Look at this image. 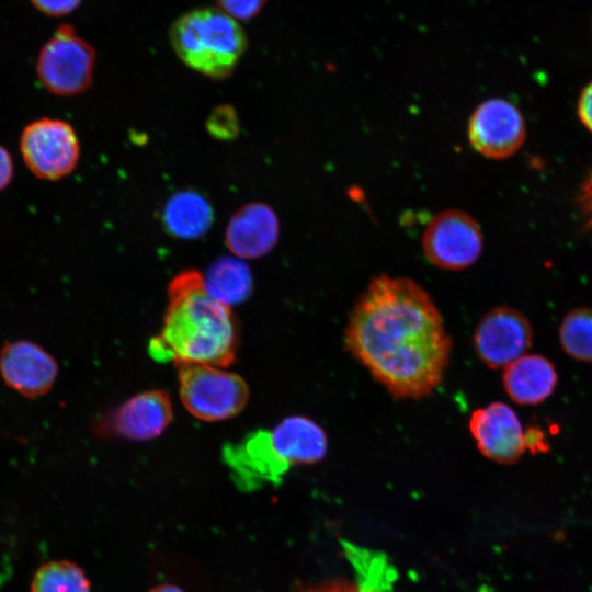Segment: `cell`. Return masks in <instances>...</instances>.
Instances as JSON below:
<instances>
[{
  "label": "cell",
  "instance_id": "6da1fadb",
  "mask_svg": "<svg viewBox=\"0 0 592 592\" xmlns=\"http://www.w3.org/2000/svg\"><path fill=\"white\" fill-rule=\"evenodd\" d=\"M349 352L394 397L420 399L442 383L452 339L429 293L415 281L382 274L355 303Z\"/></svg>",
  "mask_w": 592,
  "mask_h": 592
},
{
  "label": "cell",
  "instance_id": "7a4b0ae2",
  "mask_svg": "<svg viewBox=\"0 0 592 592\" xmlns=\"http://www.w3.org/2000/svg\"><path fill=\"white\" fill-rule=\"evenodd\" d=\"M239 346L238 322L229 306L213 298L196 270L175 275L168 286V307L160 333L149 342L159 362L226 367Z\"/></svg>",
  "mask_w": 592,
  "mask_h": 592
},
{
  "label": "cell",
  "instance_id": "3957f363",
  "mask_svg": "<svg viewBox=\"0 0 592 592\" xmlns=\"http://www.w3.org/2000/svg\"><path fill=\"white\" fill-rule=\"evenodd\" d=\"M169 39L184 65L217 80L232 73L248 45L239 21L217 8L182 14L172 23Z\"/></svg>",
  "mask_w": 592,
  "mask_h": 592
},
{
  "label": "cell",
  "instance_id": "277c9868",
  "mask_svg": "<svg viewBox=\"0 0 592 592\" xmlns=\"http://www.w3.org/2000/svg\"><path fill=\"white\" fill-rule=\"evenodd\" d=\"M179 394L193 417L208 422L236 417L249 400V387L240 375L198 363L179 366Z\"/></svg>",
  "mask_w": 592,
  "mask_h": 592
},
{
  "label": "cell",
  "instance_id": "5b68a950",
  "mask_svg": "<svg viewBox=\"0 0 592 592\" xmlns=\"http://www.w3.org/2000/svg\"><path fill=\"white\" fill-rule=\"evenodd\" d=\"M94 48L70 24L60 25L42 47L36 73L42 86L58 96L83 93L93 80Z\"/></svg>",
  "mask_w": 592,
  "mask_h": 592
},
{
  "label": "cell",
  "instance_id": "8992f818",
  "mask_svg": "<svg viewBox=\"0 0 592 592\" xmlns=\"http://www.w3.org/2000/svg\"><path fill=\"white\" fill-rule=\"evenodd\" d=\"M20 151L25 166L36 178L56 181L77 167L80 143L68 122L43 117L24 127Z\"/></svg>",
  "mask_w": 592,
  "mask_h": 592
},
{
  "label": "cell",
  "instance_id": "52a82bcc",
  "mask_svg": "<svg viewBox=\"0 0 592 592\" xmlns=\"http://www.w3.org/2000/svg\"><path fill=\"white\" fill-rule=\"evenodd\" d=\"M482 241L481 230L471 216L459 209H446L428 224L422 248L433 265L459 271L478 260Z\"/></svg>",
  "mask_w": 592,
  "mask_h": 592
},
{
  "label": "cell",
  "instance_id": "ba28073f",
  "mask_svg": "<svg viewBox=\"0 0 592 592\" xmlns=\"http://www.w3.org/2000/svg\"><path fill=\"white\" fill-rule=\"evenodd\" d=\"M534 330L528 318L509 306L488 310L473 334L477 357L492 369L505 368L532 346Z\"/></svg>",
  "mask_w": 592,
  "mask_h": 592
},
{
  "label": "cell",
  "instance_id": "9c48e42d",
  "mask_svg": "<svg viewBox=\"0 0 592 592\" xmlns=\"http://www.w3.org/2000/svg\"><path fill=\"white\" fill-rule=\"evenodd\" d=\"M525 135L523 115L514 104L503 99L482 102L469 118L470 145L490 159H504L515 153Z\"/></svg>",
  "mask_w": 592,
  "mask_h": 592
},
{
  "label": "cell",
  "instance_id": "30bf717a",
  "mask_svg": "<svg viewBox=\"0 0 592 592\" xmlns=\"http://www.w3.org/2000/svg\"><path fill=\"white\" fill-rule=\"evenodd\" d=\"M468 428L480 454L498 464L513 465L526 451L525 430L516 412L504 402L493 401L474 410Z\"/></svg>",
  "mask_w": 592,
  "mask_h": 592
},
{
  "label": "cell",
  "instance_id": "8fae6325",
  "mask_svg": "<svg viewBox=\"0 0 592 592\" xmlns=\"http://www.w3.org/2000/svg\"><path fill=\"white\" fill-rule=\"evenodd\" d=\"M0 374L10 388L25 397L35 398L53 387L58 375V364L42 346L19 340L2 348Z\"/></svg>",
  "mask_w": 592,
  "mask_h": 592
},
{
  "label": "cell",
  "instance_id": "7c38bea8",
  "mask_svg": "<svg viewBox=\"0 0 592 592\" xmlns=\"http://www.w3.org/2000/svg\"><path fill=\"white\" fill-rule=\"evenodd\" d=\"M172 421V403L160 389L137 394L115 409L101 425V433L134 441L161 435Z\"/></svg>",
  "mask_w": 592,
  "mask_h": 592
},
{
  "label": "cell",
  "instance_id": "4fadbf2b",
  "mask_svg": "<svg viewBox=\"0 0 592 592\" xmlns=\"http://www.w3.org/2000/svg\"><path fill=\"white\" fill-rule=\"evenodd\" d=\"M223 455L235 483L246 491L265 482L277 483L288 469L275 455L269 431L248 434L239 443L227 445Z\"/></svg>",
  "mask_w": 592,
  "mask_h": 592
},
{
  "label": "cell",
  "instance_id": "5bb4252c",
  "mask_svg": "<svg viewBox=\"0 0 592 592\" xmlns=\"http://www.w3.org/2000/svg\"><path fill=\"white\" fill-rule=\"evenodd\" d=\"M280 225L274 210L263 203H250L230 218L225 241L227 248L240 259H257L276 244Z\"/></svg>",
  "mask_w": 592,
  "mask_h": 592
},
{
  "label": "cell",
  "instance_id": "9a60e30c",
  "mask_svg": "<svg viewBox=\"0 0 592 592\" xmlns=\"http://www.w3.org/2000/svg\"><path fill=\"white\" fill-rule=\"evenodd\" d=\"M269 432L275 455L287 468L319 463L328 453L327 432L309 417H286Z\"/></svg>",
  "mask_w": 592,
  "mask_h": 592
},
{
  "label": "cell",
  "instance_id": "2e32d148",
  "mask_svg": "<svg viewBox=\"0 0 592 592\" xmlns=\"http://www.w3.org/2000/svg\"><path fill=\"white\" fill-rule=\"evenodd\" d=\"M558 384L553 361L542 354H524L504 368L502 385L511 400L535 406L547 400Z\"/></svg>",
  "mask_w": 592,
  "mask_h": 592
},
{
  "label": "cell",
  "instance_id": "e0dca14e",
  "mask_svg": "<svg viewBox=\"0 0 592 592\" xmlns=\"http://www.w3.org/2000/svg\"><path fill=\"white\" fill-rule=\"evenodd\" d=\"M214 220V212L207 200L194 191L174 194L166 204L163 224L168 231L182 239H195L204 235Z\"/></svg>",
  "mask_w": 592,
  "mask_h": 592
},
{
  "label": "cell",
  "instance_id": "ac0fdd59",
  "mask_svg": "<svg viewBox=\"0 0 592 592\" xmlns=\"http://www.w3.org/2000/svg\"><path fill=\"white\" fill-rule=\"evenodd\" d=\"M208 294L224 305L244 301L252 292V274L248 264L237 258L216 260L204 277Z\"/></svg>",
  "mask_w": 592,
  "mask_h": 592
},
{
  "label": "cell",
  "instance_id": "d6986e66",
  "mask_svg": "<svg viewBox=\"0 0 592 592\" xmlns=\"http://www.w3.org/2000/svg\"><path fill=\"white\" fill-rule=\"evenodd\" d=\"M352 551L357 581L335 580L314 587L305 592H390V572L380 556L373 557L358 549Z\"/></svg>",
  "mask_w": 592,
  "mask_h": 592
},
{
  "label": "cell",
  "instance_id": "ffe728a7",
  "mask_svg": "<svg viewBox=\"0 0 592 592\" xmlns=\"http://www.w3.org/2000/svg\"><path fill=\"white\" fill-rule=\"evenodd\" d=\"M562 351L581 363H592V307L568 311L558 327Z\"/></svg>",
  "mask_w": 592,
  "mask_h": 592
},
{
  "label": "cell",
  "instance_id": "44dd1931",
  "mask_svg": "<svg viewBox=\"0 0 592 592\" xmlns=\"http://www.w3.org/2000/svg\"><path fill=\"white\" fill-rule=\"evenodd\" d=\"M31 592H91V584L83 569L77 563L53 560L35 571Z\"/></svg>",
  "mask_w": 592,
  "mask_h": 592
},
{
  "label": "cell",
  "instance_id": "7402d4cb",
  "mask_svg": "<svg viewBox=\"0 0 592 592\" xmlns=\"http://www.w3.org/2000/svg\"><path fill=\"white\" fill-rule=\"evenodd\" d=\"M217 9L237 21H246L257 16L267 0H214Z\"/></svg>",
  "mask_w": 592,
  "mask_h": 592
},
{
  "label": "cell",
  "instance_id": "603a6c76",
  "mask_svg": "<svg viewBox=\"0 0 592 592\" xmlns=\"http://www.w3.org/2000/svg\"><path fill=\"white\" fill-rule=\"evenodd\" d=\"M207 128L216 137L231 138L238 130L235 111L228 106L216 109L208 118Z\"/></svg>",
  "mask_w": 592,
  "mask_h": 592
},
{
  "label": "cell",
  "instance_id": "cb8c5ba5",
  "mask_svg": "<svg viewBox=\"0 0 592 592\" xmlns=\"http://www.w3.org/2000/svg\"><path fill=\"white\" fill-rule=\"evenodd\" d=\"M41 12L52 16H62L75 11L82 0H30Z\"/></svg>",
  "mask_w": 592,
  "mask_h": 592
},
{
  "label": "cell",
  "instance_id": "d4e9b609",
  "mask_svg": "<svg viewBox=\"0 0 592 592\" xmlns=\"http://www.w3.org/2000/svg\"><path fill=\"white\" fill-rule=\"evenodd\" d=\"M578 114L582 124L592 132V82L581 92L578 102Z\"/></svg>",
  "mask_w": 592,
  "mask_h": 592
},
{
  "label": "cell",
  "instance_id": "484cf974",
  "mask_svg": "<svg viewBox=\"0 0 592 592\" xmlns=\"http://www.w3.org/2000/svg\"><path fill=\"white\" fill-rule=\"evenodd\" d=\"M525 446L532 453H542L548 451V443L545 433L540 428L531 426L525 430Z\"/></svg>",
  "mask_w": 592,
  "mask_h": 592
},
{
  "label": "cell",
  "instance_id": "4316f807",
  "mask_svg": "<svg viewBox=\"0 0 592 592\" xmlns=\"http://www.w3.org/2000/svg\"><path fill=\"white\" fill-rule=\"evenodd\" d=\"M14 175L13 159L7 148L0 145V191L4 190Z\"/></svg>",
  "mask_w": 592,
  "mask_h": 592
},
{
  "label": "cell",
  "instance_id": "83f0119b",
  "mask_svg": "<svg viewBox=\"0 0 592 592\" xmlns=\"http://www.w3.org/2000/svg\"><path fill=\"white\" fill-rule=\"evenodd\" d=\"M580 203L587 223L590 227H592V173L583 184L582 193L580 195Z\"/></svg>",
  "mask_w": 592,
  "mask_h": 592
},
{
  "label": "cell",
  "instance_id": "f1b7e54d",
  "mask_svg": "<svg viewBox=\"0 0 592 592\" xmlns=\"http://www.w3.org/2000/svg\"><path fill=\"white\" fill-rule=\"evenodd\" d=\"M148 592H184L180 587L171 583H162L158 584L157 587L152 588Z\"/></svg>",
  "mask_w": 592,
  "mask_h": 592
}]
</instances>
